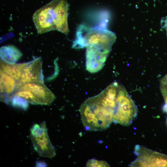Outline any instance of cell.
I'll list each match as a JSON object with an SVG mask.
<instances>
[{
  "mask_svg": "<svg viewBox=\"0 0 167 167\" xmlns=\"http://www.w3.org/2000/svg\"><path fill=\"white\" fill-rule=\"evenodd\" d=\"M22 55L21 52L13 45L3 46L0 48L1 60L7 63H16Z\"/></svg>",
  "mask_w": 167,
  "mask_h": 167,
  "instance_id": "obj_10",
  "label": "cell"
},
{
  "mask_svg": "<svg viewBox=\"0 0 167 167\" xmlns=\"http://www.w3.org/2000/svg\"><path fill=\"white\" fill-rule=\"evenodd\" d=\"M30 132V139L39 156L49 158L56 156V152L49 139L45 121L39 124H34L31 127Z\"/></svg>",
  "mask_w": 167,
  "mask_h": 167,
  "instance_id": "obj_3",
  "label": "cell"
},
{
  "mask_svg": "<svg viewBox=\"0 0 167 167\" xmlns=\"http://www.w3.org/2000/svg\"><path fill=\"white\" fill-rule=\"evenodd\" d=\"M137 106L124 87L119 94L117 109L113 122L124 126H128L136 117Z\"/></svg>",
  "mask_w": 167,
  "mask_h": 167,
  "instance_id": "obj_4",
  "label": "cell"
},
{
  "mask_svg": "<svg viewBox=\"0 0 167 167\" xmlns=\"http://www.w3.org/2000/svg\"><path fill=\"white\" fill-rule=\"evenodd\" d=\"M116 39L115 34L106 29L89 27L82 24L77 29L72 47L78 49L100 45L112 48Z\"/></svg>",
  "mask_w": 167,
  "mask_h": 167,
  "instance_id": "obj_2",
  "label": "cell"
},
{
  "mask_svg": "<svg viewBox=\"0 0 167 167\" xmlns=\"http://www.w3.org/2000/svg\"><path fill=\"white\" fill-rule=\"evenodd\" d=\"M36 167H46L47 166L45 163L42 161H38L36 163Z\"/></svg>",
  "mask_w": 167,
  "mask_h": 167,
  "instance_id": "obj_16",
  "label": "cell"
},
{
  "mask_svg": "<svg viewBox=\"0 0 167 167\" xmlns=\"http://www.w3.org/2000/svg\"><path fill=\"white\" fill-rule=\"evenodd\" d=\"M17 82L13 77L0 70V92L7 95L13 93L16 90Z\"/></svg>",
  "mask_w": 167,
  "mask_h": 167,
  "instance_id": "obj_11",
  "label": "cell"
},
{
  "mask_svg": "<svg viewBox=\"0 0 167 167\" xmlns=\"http://www.w3.org/2000/svg\"><path fill=\"white\" fill-rule=\"evenodd\" d=\"M28 62L11 63L0 60V70L14 78L17 81L19 79L22 70Z\"/></svg>",
  "mask_w": 167,
  "mask_h": 167,
  "instance_id": "obj_12",
  "label": "cell"
},
{
  "mask_svg": "<svg viewBox=\"0 0 167 167\" xmlns=\"http://www.w3.org/2000/svg\"><path fill=\"white\" fill-rule=\"evenodd\" d=\"M11 103L13 107L26 110L28 108V102L21 97L13 96L11 100Z\"/></svg>",
  "mask_w": 167,
  "mask_h": 167,
  "instance_id": "obj_14",
  "label": "cell"
},
{
  "mask_svg": "<svg viewBox=\"0 0 167 167\" xmlns=\"http://www.w3.org/2000/svg\"><path fill=\"white\" fill-rule=\"evenodd\" d=\"M116 105L115 94L107 88L86 99L79 109L85 129L99 131L107 129L113 122Z\"/></svg>",
  "mask_w": 167,
  "mask_h": 167,
  "instance_id": "obj_1",
  "label": "cell"
},
{
  "mask_svg": "<svg viewBox=\"0 0 167 167\" xmlns=\"http://www.w3.org/2000/svg\"><path fill=\"white\" fill-rule=\"evenodd\" d=\"M16 89L30 91L37 99L40 105H49L56 98L53 93L42 82H32L19 84Z\"/></svg>",
  "mask_w": 167,
  "mask_h": 167,
  "instance_id": "obj_7",
  "label": "cell"
},
{
  "mask_svg": "<svg viewBox=\"0 0 167 167\" xmlns=\"http://www.w3.org/2000/svg\"><path fill=\"white\" fill-rule=\"evenodd\" d=\"M32 19L38 34L56 30L51 2L37 10L33 14Z\"/></svg>",
  "mask_w": 167,
  "mask_h": 167,
  "instance_id": "obj_6",
  "label": "cell"
},
{
  "mask_svg": "<svg viewBox=\"0 0 167 167\" xmlns=\"http://www.w3.org/2000/svg\"><path fill=\"white\" fill-rule=\"evenodd\" d=\"M134 153L137 157L129 165L131 167H167V155L137 145Z\"/></svg>",
  "mask_w": 167,
  "mask_h": 167,
  "instance_id": "obj_5",
  "label": "cell"
},
{
  "mask_svg": "<svg viewBox=\"0 0 167 167\" xmlns=\"http://www.w3.org/2000/svg\"><path fill=\"white\" fill-rule=\"evenodd\" d=\"M56 30L66 35L69 32L67 17L68 4L66 0L51 1Z\"/></svg>",
  "mask_w": 167,
  "mask_h": 167,
  "instance_id": "obj_8",
  "label": "cell"
},
{
  "mask_svg": "<svg viewBox=\"0 0 167 167\" xmlns=\"http://www.w3.org/2000/svg\"><path fill=\"white\" fill-rule=\"evenodd\" d=\"M86 167H110L109 165L106 161L98 160L94 159H89L86 164Z\"/></svg>",
  "mask_w": 167,
  "mask_h": 167,
  "instance_id": "obj_15",
  "label": "cell"
},
{
  "mask_svg": "<svg viewBox=\"0 0 167 167\" xmlns=\"http://www.w3.org/2000/svg\"><path fill=\"white\" fill-rule=\"evenodd\" d=\"M17 96L23 98L28 102L34 105H40L39 101L30 91L25 90H16L12 96Z\"/></svg>",
  "mask_w": 167,
  "mask_h": 167,
  "instance_id": "obj_13",
  "label": "cell"
},
{
  "mask_svg": "<svg viewBox=\"0 0 167 167\" xmlns=\"http://www.w3.org/2000/svg\"><path fill=\"white\" fill-rule=\"evenodd\" d=\"M42 64V60L40 57L28 62L22 70L18 84L32 82H44Z\"/></svg>",
  "mask_w": 167,
  "mask_h": 167,
  "instance_id": "obj_9",
  "label": "cell"
}]
</instances>
